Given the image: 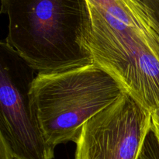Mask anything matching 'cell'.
<instances>
[{"label":"cell","instance_id":"cell-1","mask_svg":"<svg viewBox=\"0 0 159 159\" xmlns=\"http://www.w3.org/2000/svg\"><path fill=\"white\" fill-rule=\"evenodd\" d=\"M8 47L34 71H63L93 64L83 45L86 0H2Z\"/></svg>","mask_w":159,"mask_h":159},{"label":"cell","instance_id":"cell-2","mask_svg":"<svg viewBox=\"0 0 159 159\" xmlns=\"http://www.w3.org/2000/svg\"><path fill=\"white\" fill-rule=\"evenodd\" d=\"M126 93L96 64L37 73L29 89L31 113L46 142L75 143L84 124Z\"/></svg>","mask_w":159,"mask_h":159},{"label":"cell","instance_id":"cell-3","mask_svg":"<svg viewBox=\"0 0 159 159\" xmlns=\"http://www.w3.org/2000/svg\"><path fill=\"white\" fill-rule=\"evenodd\" d=\"M0 50V137L13 159H53L55 148L46 142L31 113L34 71L5 42Z\"/></svg>","mask_w":159,"mask_h":159},{"label":"cell","instance_id":"cell-4","mask_svg":"<svg viewBox=\"0 0 159 159\" xmlns=\"http://www.w3.org/2000/svg\"><path fill=\"white\" fill-rule=\"evenodd\" d=\"M151 129L152 113L124 93L84 124L75 159H138Z\"/></svg>","mask_w":159,"mask_h":159},{"label":"cell","instance_id":"cell-5","mask_svg":"<svg viewBox=\"0 0 159 159\" xmlns=\"http://www.w3.org/2000/svg\"><path fill=\"white\" fill-rule=\"evenodd\" d=\"M138 159H159V143L152 129L146 137Z\"/></svg>","mask_w":159,"mask_h":159},{"label":"cell","instance_id":"cell-6","mask_svg":"<svg viewBox=\"0 0 159 159\" xmlns=\"http://www.w3.org/2000/svg\"><path fill=\"white\" fill-rule=\"evenodd\" d=\"M152 130L159 143V107L152 112Z\"/></svg>","mask_w":159,"mask_h":159},{"label":"cell","instance_id":"cell-7","mask_svg":"<svg viewBox=\"0 0 159 159\" xmlns=\"http://www.w3.org/2000/svg\"><path fill=\"white\" fill-rule=\"evenodd\" d=\"M151 6L153 9L154 12H155V18L157 20L158 26V31H159V0H148Z\"/></svg>","mask_w":159,"mask_h":159}]
</instances>
